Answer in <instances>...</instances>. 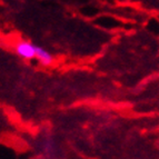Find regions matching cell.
Masks as SVG:
<instances>
[{"mask_svg": "<svg viewBox=\"0 0 159 159\" xmlns=\"http://www.w3.org/2000/svg\"><path fill=\"white\" fill-rule=\"evenodd\" d=\"M36 47L37 46L34 45L30 41L27 40H21L18 41L15 46V50L16 53L19 57H21L22 59L26 60H31V59L36 58Z\"/></svg>", "mask_w": 159, "mask_h": 159, "instance_id": "1", "label": "cell"}, {"mask_svg": "<svg viewBox=\"0 0 159 159\" xmlns=\"http://www.w3.org/2000/svg\"><path fill=\"white\" fill-rule=\"evenodd\" d=\"M36 58L43 66H51L53 64V60H55L52 53L49 52L47 49L39 47V46L36 47Z\"/></svg>", "mask_w": 159, "mask_h": 159, "instance_id": "2", "label": "cell"}]
</instances>
